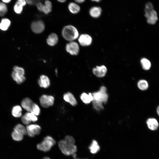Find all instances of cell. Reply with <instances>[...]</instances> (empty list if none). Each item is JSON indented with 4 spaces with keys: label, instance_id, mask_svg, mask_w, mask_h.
<instances>
[{
    "label": "cell",
    "instance_id": "6da1fadb",
    "mask_svg": "<svg viewBox=\"0 0 159 159\" xmlns=\"http://www.w3.org/2000/svg\"><path fill=\"white\" fill-rule=\"evenodd\" d=\"M75 143V140L72 136L67 135L64 139L59 142L58 145L63 154L66 155H73L75 154L77 150Z\"/></svg>",
    "mask_w": 159,
    "mask_h": 159
},
{
    "label": "cell",
    "instance_id": "7a4b0ae2",
    "mask_svg": "<svg viewBox=\"0 0 159 159\" xmlns=\"http://www.w3.org/2000/svg\"><path fill=\"white\" fill-rule=\"evenodd\" d=\"M62 35L65 39L71 42L78 37L79 33L75 27L69 25L63 28L62 31Z\"/></svg>",
    "mask_w": 159,
    "mask_h": 159
},
{
    "label": "cell",
    "instance_id": "3957f363",
    "mask_svg": "<svg viewBox=\"0 0 159 159\" xmlns=\"http://www.w3.org/2000/svg\"><path fill=\"white\" fill-rule=\"evenodd\" d=\"M55 143L56 141L53 138L47 136L40 143L37 145V148L40 151L47 152L49 151Z\"/></svg>",
    "mask_w": 159,
    "mask_h": 159
},
{
    "label": "cell",
    "instance_id": "277c9868",
    "mask_svg": "<svg viewBox=\"0 0 159 159\" xmlns=\"http://www.w3.org/2000/svg\"><path fill=\"white\" fill-rule=\"evenodd\" d=\"M26 134V128L22 125L18 124L14 127L11 137L14 140L19 141L22 140L24 136Z\"/></svg>",
    "mask_w": 159,
    "mask_h": 159
},
{
    "label": "cell",
    "instance_id": "5b68a950",
    "mask_svg": "<svg viewBox=\"0 0 159 159\" xmlns=\"http://www.w3.org/2000/svg\"><path fill=\"white\" fill-rule=\"evenodd\" d=\"M13 70L11 73V76L13 79L19 84L23 82L26 78L24 76L25 72L24 69L17 66L14 67Z\"/></svg>",
    "mask_w": 159,
    "mask_h": 159
},
{
    "label": "cell",
    "instance_id": "8992f818",
    "mask_svg": "<svg viewBox=\"0 0 159 159\" xmlns=\"http://www.w3.org/2000/svg\"><path fill=\"white\" fill-rule=\"evenodd\" d=\"M107 90L105 87L102 86L100 87L99 91L92 93L93 100L100 102L102 103L106 102L108 98Z\"/></svg>",
    "mask_w": 159,
    "mask_h": 159
},
{
    "label": "cell",
    "instance_id": "52a82bcc",
    "mask_svg": "<svg viewBox=\"0 0 159 159\" xmlns=\"http://www.w3.org/2000/svg\"><path fill=\"white\" fill-rule=\"evenodd\" d=\"M39 100L40 104L42 107L45 108H47L54 105L55 99L52 95L44 94L40 97Z\"/></svg>",
    "mask_w": 159,
    "mask_h": 159
},
{
    "label": "cell",
    "instance_id": "ba28073f",
    "mask_svg": "<svg viewBox=\"0 0 159 159\" xmlns=\"http://www.w3.org/2000/svg\"><path fill=\"white\" fill-rule=\"evenodd\" d=\"M26 134L30 137H33L39 135L40 133L41 128L36 124H29L26 127Z\"/></svg>",
    "mask_w": 159,
    "mask_h": 159
},
{
    "label": "cell",
    "instance_id": "9c48e42d",
    "mask_svg": "<svg viewBox=\"0 0 159 159\" xmlns=\"http://www.w3.org/2000/svg\"><path fill=\"white\" fill-rule=\"evenodd\" d=\"M145 11V16L147 19V23L150 24H155L158 20L156 11L154 9Z\"/></svg>",
    "mask_w": 159,
    "mask_h": 159
},
{
    "label": "cell",
    "instance_id": "30bf717a",
    "mask_svg": "<svg viewBox=\"0 0 159 159\" xmlns=\"http://www.w3.org/2000/svg\"><path fill=\"white\" fill-rule=\"evenodd\" d=\"M37 7L39 11L42 12L45 14H48L52 11V5L51 1L46 0L43 5L41 2H38L37 4Z\"/></svg>",
    "mask_w": 159,
    "mask_h": 159
},
{
    "label": "cell",
    "instance_id": "8fae6325",
    "mask_svg": "<svg viewBox=\"0 0 159 159\" xmlns=\"http://www.w3.org/2000/svg\"><path fill=\"white\" fill-rule=\"evenodd\" d=\"M66 49L70 54L72 55H76L79 53V47L77 43L71 41L67 44Z\"/></svg>",
    "mask_w": 159,
    "mask_h": 159
},
{
    "label": "cell",
    "instance_id": "7c38bea8",
    "mask_svg": "<svg viewBox=\"0 0 159 159\" xmlns=\"http://www.w3.org/2000/svg\"><path fill=\"white\" fill-rule=\"evenodd\" d=\"M22 122L24 124L28 125L32 122H35L38 120L37 116L31 112L26 113L21 117Z\"/></svg>",
    "mask_w": 159,
    "mask_h": 159
},
{
    "label": "cell",
    "instance_id": "4fadbf2b",
    "mask_svg": "<svg viewBox=\"0 0 159 159\" xmlns=\"http://www.w3.org/2000/svg\"><path fill=\"white\" fill-rule=\"evenodd\" d=\"M32 31L35 33L38 34L42 32L45 28L44 24L42 21L33 22L31 25Z\"/></svg>",
    "mask_w": 159,
    "mask_h": 159
},
{
    "label": "cell",
    "instance_id": "5bb4252c",
    "mask_svg": "<svg viewBox=\"0 0 159 159\" xmlns=\"http://www.w3.org/2000/svg\"><path fill=\"white\" fill-rule=\"evenodd\" d=\"M63 97L65 102L69 103L73 106H75L77 104V99L74 95L71 92H67L65 93Z\"/></svg>",
    "mask_w": 159,
    "mask_h": 159
},
{
    "label": "cell",
    "instance_id": "9a60e30c",
    "mask_svg": "<svg viewBox=\"0 0 159 159\" xmlns=\"http://www.w3.org/2000/svg\"><path fill=\"white\" fill-rule=\"evenodd\" d=\"M107 69L104 65L97 66L92 70L93 74L96 77L101 78L104 77L106 75L107 72Z\"/></svg>",
    "mask_w": 159,
    "mask_h": 159
},
{
    "label": "cell",
    "instance_id": "2e32d148",
    "mask_svg": "<svg viewBox=\"0 0 159 159\" xmlns=\"http://www.w3.org/2000/svg\"><path fill=\"white\" fill-rule=\"evenodd\" d=\"M78 41L80 44L82 46H88L91 44L92 42V39L89 35L83 34L79 37Z\"/></svg>",
    "mask_w": 159,
    "mask_h": 159
},
{
    "label": "cell",
    "instance_id": "e0dca14e",
    "mask_svg": "<svg viewBox=\"0 0 159 159\" xmlns=\"http://www.w3.org/2000/svg\"><path fill=\"white\" fill-rule=\"evenodd\" d=\"M38 82L40 87L45 89L48 88L51 85L50 80L49 77L43 74L40 76Z\"/></svg>",
    "mask_w": 159,
    "mask_h": 159
},
{
    "label": "cell",
    "instance_id": "ac0fdd59",
    "mask_svg": "<svg viewBox=\"0 0 159 159\" xmlns=\"http://www.w3.org/2000/svg\"><path fill=\"white\" fill-rule=\"evenodd\" d=\"M33 103L34 102L30 98H26L22 101L21 105L24 109L28 112H30Z\"/></svg>",
    "mask_w": 159,
    "mask_h": 159
},
{
    "label": "cell",
    "instance_id": "d6986e66",
    "mask_svg": "<svg viewBox=\"0 0 159 159\" xmlns=\"http://www.w3.org/2000/svg\"><path fill=\"white\" fill-rule=\"evenodd\" d=\"M80 97L82 101L85 104H89L93 100L92 94L91 93L83 92L81 94Z\"/></svg>",
    "mask_w": 159,
    "mask_h": 159
},
{
    "label": "cell",
    "instance_id": "ffe728a7",
    "mask_svg": "<svg viewBox=\"0 0 159 159\" xmlns=\"http://www.w3.org/2000/svg\"><path fill=\"white\" fill-rule=\"evenodd\" d=\"M102 12L101 8L97 6H94L90 8L89 13L90 15L94 18H98L101 15Z\"/></svg>",
    "mask_w": 159,
    "mask_h": 159
},
{
    "label": "cell",
    "instance_id": "44dd1931",
    "mask_svg": "<svg viewBox=\"0 0 159 159\" xmlns=\"http://www.w3.org/2000/svg\"><path fill=\"white\" fill-rule=\"evenodd\" d=\"M147 124L148 128L152 130H156L158 127V123L155 119L150 118L146 121Z\"/></svg>",
    "mask_w": 159,
    "mask_h": 159
},
{
    "label": "cell",
    "instance_id": "7402d4cb",
    "mask_svg": "<svg viewBox=\"0 0 159 159\" xmlns=\"http://www.w3.org/2000/svg\"><path fill=\"white\" fill-rule=\"evenodd\" d=\"M26 4L25 0H18L14 6L15 12L18 14H20L22 10L23 7Z\"/></svg>",
    "mask_w": 159,
    "mask_h": 159
},
{
    "label": "cell",
    "instance_id": "603a6c76",
    "mask_svg": "<svg viewBox=\"0 0 159 159\" xmlns=\"http://www.w3.org/2000/svg\"><path fill=\"white\" fill-rule=\"evenodd\" d=\"M58 40L57 35L55 33H52L50 34L47 39V42L50 46H54L56 44Z\"/></svg>",
    "mask_w": 159,
    "mask_h": 159
},
{
    "label": "cell",
    "instance_id": "cb8c5ba5",
    "mask_svg": "<svg viewBox=\"0 0 159 159\" xmlns=\"http://www.w3.org/2000/svg\"><path fill=\"white\" fill-rule=\"evenodd\" d=\"M68 9L70 12L72 14L78 13L80 10V6L74 2H70L68 4Z\"/></svg>",
    "mask_w": 159,
    "mask_h": 159
},
{
    "label": "cell",
    "instance_id": "d4e9b609",
    "mask_svg": "<svg viewBox=\"0 0 159 159\" xmlns=\"http://www.w3.org/2000/svg\"><path fill=\"white\" fill-rule=\"evenodd\" d=\"M89 148L91 153L95 154L99 150L100 147L97 141L93 140L89 147Z\"/></svg>",
    "mask_w": 159,
    "mask_h": 159
},
{
    "label": "cell",
    "instance_id": "484cf974",
    "mask_svg": "<svg viewBox=\"0 0 159 159\" xmlns=\"http://www.w3.org/2000/svg\"><path fill=\"white\" fill-rule=\"evenodd\" d=\"M22 109L21 107L18 105H16L12 108V114L15 117H20L22 115Z\"/></svg>",
    "mask_w": 159,
    "mask_h": 159
},
{
    "label": "cell",
    "instance_id": "4316f807",
    "mask_svg": "<svg viewBox=\"0 0 159 159\" xmlns=\"http://www.w3.org/2000/svg\"><path fill=\"white\" fill-rule=\"evenodd\" d=\"M11 24L10 21L7 19H3L0 23V29L4 31L8 29Z\"/></svg>",
    "mask_w": 159,
    "mask_h": 159
},
{
    "label": "cell",
    "instance_id": "83f0119b",
    "mask_svg": "<svg viewBox=\"0 0 159 159\" xmlns=\"http://www.w3.org/2000/svg\"><path fill=\"white\" fill-rule=\"evenodd\" d=\"M138 86L140 90H145L148 88V82L145 80H141L138 82Z\"/></svg>",
    "mask_w": 159,
    "mask_h": 159
},
{
    "label": "cell",
    "instance_id": "f1b7e54d",
    "mask_svg": "<svg viewBox=\"0 0 159 159\" xmlns=\"http://www.w3.org/2000/svg\"><path fill=\"white\" fill-rule=\"evenodd\" d=\"M140 62L142 68L144 70H148L150 69L151 64L148 59L145 58H143L141 59Z\"/></svg>",
    "mask_w": 159,
    "mask_h": 159
},
{
    "label": "cell",
    "instance_id": "f546056e",
    "mask_svg": "<svg viewBox=\"0 0 159 159\" xmlns=\"http://www.w3.org/2000/svg\"><path fill=\"white\" fill-rule=\"evenodd\" d=\"M92 102L93 107L95 110L100 111L103 109V106L102 102L94 100Z\"/></svg>",
    "mask_w": 159,
    "mask_h": 159
},
{
    "label": "cell",
    "instance_id": "4dcf8cb0",
    "mask_svg": "<svg viewBox=\"0 0 159 159\" xmlns=\"http://www.w3.org/2000/svg\"><path fill=\"white\" fill-rule=\"evenodd\" d=\"M40 109L39 106L36 104L34 103L30 112L37 116L40 114Z\"/></svg>",
    "mask_w": 159,
    "mask_h": 159
},
{
    "label": "cell",
    "instance_id": "1f68e13d",
    "mask_svg": "<svg viewBox=\"0 0 159 159\" xmlns=\"http://www.w3.org/2000/svg\"><path fill=\"white\" fill-rule=\"evenodd\" d=\"M7 8L4 3L0 2V16H4L7 12Z\"/></svg>",
    "mask_w": 159,
    "mask_h": 159
},
{
    "label": "cell",
    "instance_id": "d6a6232c",
    "mask_svg": "<svg viewBox=\"0 0 159 159\" xmlns=\"http://www.w3.org/2000/svg\"><path fill=\"white\" fill-rule=\"evenodd\" d=\"M153 9L152 4L150 2H148L145 5V11H148Z\"/></svg>",
    "mask_w": 159,
    "mask_h": 159
},
{
    "label": "cell",
    "instance_id": "836d02e7",
    "mask_svg": "<svg viewBox=\"0 0 159 159\" xmlns=\"http://www.w3.org/2000/svg\"><path fill=\"white\" fill-rule=\"evenodd\" d=\"M26 2L29 4H32L35 3L34 0H25Z\"/></svg>",
    "mask_w": 159,
    "mask_h": 159
},
{
    "label": "cell",
    "instance_id": "e575fe53",
    "mask_svg": "<svg viewBox=\"0 0 159 159\" xmlns=\"http://www.w3.org/2000/svg\"><path fill=\"white\" fill-rule=\"evenodd\" d=\"M76 2L79 3H82L84 2L85 0H74Z\"/></svg>",
    "mask_w": 159,
    "mask_h": 159
},
{
    "label": "cell",
    "instance_id": "d590c367",
    "mask_svg": "<svg viewBox=\"0 0 159 159\" xmlns=\"http://www.w3.org/2000/svg\"><path fill=\"white\" fill-rule=\"evenodd\" d=\"M2 1L5 3H8L11 0H2Z\"/></svg>",
    "mask_w": 159,
    "mask_h": 159
},
{
    "label": "cell",
    "instance_id": "8d00e7d4",
    "mask_svg": "<svg viewBox=\"0 0 159 159\" xmlns=\"http://www.w3.org/2000/svg\"><path fill=\"white\" fill-rule=\"evenodd\" d=\"M58 1L61 3H63L66 1V0H57Z\"/></svg>",
    "mask_w": 159,
    "mask_h": 159
},
{
    "label": "cell",
    "instance_id": "74e56055",
    "mask_svg": "<svg viewBox=\"0 0 159 159\" xmlns=\"http://www.w3.org/2000/svg\"><path fill=\"white\" fill-rule=\"evenodd\" d=\"M92 1H95L96 2H99L101 0H91Z\"/></svg>",
    "mask_w": 159,
    "mask_h": 159
},
{
    "label": "cell",
    "instance_id": "f35d334b",
    "mask_svg": "<svg viewBox=\"0 0 159 159\" xmlns=\"http://www.w3.org/2000/svg\"><path fill=\"white\" fill-rule=\"evenodd\" d=\"M157 113L158 114V115L159 114V107H158L157 109Z\"/></svg>",
    "mask_w": 159,
    "mask_h": 159
},
{
    "label": "cell",
    "instance_id": "ab89813d",
    "mask_svg": "<svg viewBox=\"0 0 159 159\" xmlns=\"http://www.w3.org/2000/svg\"><path fill=\"white\" fill-rule=\"evenodd\" d=\"M42 159H51L48 157H45L43 158Z\"/></svg>",
    "mask_w": 159,
    "mask_h": 159
},
{
    "label": "cell",
    "instance_id": "60d3db41",
    "mask_svg": "<svg viewBox=\"0 0 159 159\" xmlns=\"http://www.w3.org/2000/svg\"></svg>",
    "mask_w": 159,
    "mask_h": 159
}]
</instances>
